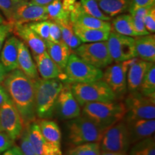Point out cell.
Wrapping results in <instances>:
<instances>
[{
	"label": "cell",
	"mask_w": 155,
	"mask_h": 155,
	"mask_svg": "<svg viewBox=\"0 0 155 155\" xmlns=\"http://www.w3.org/2000/svg\"><path fill=\"white\" fill-rule=\"evenodd\" d=\"M73 53L97 68H106L113 63L106 41L82 43L73 50Z\"/></svg>",
	"instance_id": "9"
},
{
	"label": "cell",
	"mask_w": 155,
	"mask_h": 155,
	"mask_svg": "<svg viewBox=\"0 0 155 155\" xmlns=\"http://www.w3.org/2000/svg\"><path fill=\"white\" fill-rule=\"evenodd\" d=\"M8 72L7 71V70L5 68V66L2 65V63L0 62V84L3 83L4 80L5 79L6 76H7Z\"/></svg>",
	"instance_id": "47"
},
{
	"label": "cell",
	"mask_w": 155,
	"mask_h": 155,
	"mask_svg": "<svg viewBox=\"0 0 155 155\" xmlns=\"http://www.w3.org/2000/svg\"><path fill=\"white\" fill-rule=\"evenodd\" d=\"M152 6L144 7H139L133 11L132 12L130 13L131 18H132V23L133 26L136 32L139 34V36L141 35H147L150 34L148 31L145 28L144 19L145 15L147 14V11Z\"/></svg>",
	"instance_id": "32"
},
{
	"label": "cell",
	"mask_w": 155,
	"mask_h": 155,
	"mask_svg": "<svg viewBox=\"0 0 155 155\" xmlns=\"http://www.w3.org/2000/svg\"><path fill=\"white\" fill-rule=\"evenodd\" d=\"M26 1H28V0H26Z\"/></svg>",
	"instance_id": "52"
},
{
	"label": "cell",
	"mask_w": 155,
	"mask_h": 155,
	"mask_svg": "<svg viewBox=\"0 0 155 155\" xmlns=\"http://www.w3.org/2000/svg\"><path fill=\"white\" fill-rule=\"evenodd\" d=\"M48 19L45 6H40L25 1L17 8L12 24H25Z\"/></svg>",
	"instance_id": "14"
},
{
	"label": "cell",
	"mask_w": 155,
	"mask_h": 155,
	"mask_svg": "<svg viewBox=\"0 0 155 155\" xmlns=\"http://www.w3.org/2000/svg\"><path fill=\"white\" fill-rule=\"evenodd\" d=\"M99 143L101 152H127L131 144L124 119L107 128Z\"/></svg>",
	"instance_id": "8"
},
{
	"label": "cell",
	"mask_w": 155,
	"mask_h": 155,
	"mask_svg": "<svg viewBox=\"0 0 155 155\" xmlns=\"http://www.w3.org/2000/svg\"><path fill=\"white\" fill-rule=\"evenodd\" d=\"M53 0H30V2L32 4H35V5H40V6H47L51 3Z\"/></svg>",
	"instance_id": "48"
},
{
	"label": "cell",
	"mask_w": 155,
	"mask_h": 155,
	"mask_svg": "<svg viewBox=\"0 0 155 155\" xmlns=\"http://www.w3.org/2000/svg\"><path fill=\"white\" fill-rule=\"evenodd\" d=\"M13 30V25L9 22H5L3 24L0 25V52H1L2 48L5 41L10 34L12 32Z\"/></svg>",
	"instance_id": "41"
},
{
	"label": "cell",
	"mask_w": 155,
	"mask_h": 155,
	"mask_svg": "<svg viewBox=\"0 0 155 155\" xmlns=\"http://www.w3.org/2000/svg\"><path fill=\"white\" fill-rule=\"evenodd\" d=\"M12 32L22 39L23 42L30 48L33 55H40L46 51L45 42L31 30L27 23L13 25Z\"/></svg>",
	"instance_id": "18"
},
{
	"label": "cell",
	"mask_w": 155,
	"mask_h": 155,
	"mask_svg": "<svg viewBox=\"0 0 155 155\" xmlns=\"http://www.w3.org/2000/svg\"><path fill=\"white\" fill-rule=\"evenodd\" d=\"M111 28H113L114 32L132 38L139 36L134 28L131 15L121 14L116 16L112 21Z\"/></svg>",
	"instance_id": "28"
},
{
	"label": "cell",
	"mask_w": 155,
	"mask_h": 155,
	"mask_svg": "<svg viewBox=\"0 0 155 155\" xmlns=\"http://www.w3.org/2000/svg\"><path fill=\"white\" fill-rule=\"evenodd\" d=\"M100 155H129L127 152H101Z\"/></svg>",
	"instance_id": "49"
},
{
	"label": "cell",
	"mask_w": 155,
	"mask_h": 155,
	"mask_svg": "<svg viewBox=\"0 0 155 155\" xmlns=\"http://www.w3.org/2000/svg\"><path fill=\"white\" fill-rule=\"evenodd\" d=\"M57 23L61 30L62 40L68 46L70 49L73 51L82 44L79 38L75 35L73 28V23L70 19L63 22H57Z\"/></svg>",
	"instance_id": "29"
},
{
	"label": "cell",
	"mask_w": 155,
	"mask_h": 155,
	"mask_svg": "<svg viewBox=\"0 0 155 155\" xmlns=\"http://www.w3.org/2000/svg\"><path fill=\"white\" fill-rule=\"evenodd\" d=\"M33 83L37 118L50 119L55 112L56 100L64 84L60 79L45 80L40 77L33 80Z\"/></svg>",
	"instance_id": "2"
},
{
	"label": "cell",
	"mask_w": 155,
	"mask_h": 155,
	"mask_svg": "<svg viewBox=\"0 0 155 155\" xmlns=\"http://www.w3.org/2000/svg\"><path fill=\"white\" fill-rule=\"evenodd\" d=\"M2 155H25L20 147L17 146H12L9 150L5 151Z\"/></svg>",
	"instance_id": "45"
},
{
	"label": "cell",
	"mask_w": 155,
	"mask_h": 155,
	"mask_svg": "<svg viewBox=\"0 0 155 155\" xmlns=\"http://www.w3.org/2000/svg\"><path fill=\"white\" fill-rule=\"evenodd\" d=\"M126 109L123 102H94L83 106L82 114L98 127L106 129L124 119Z\"/></svg>",
	"instance_id": "3"
},
{
	"label": "cell",
	"mask_w": 155,
	"mask_h": 155,
	"mask_svg": "<svg viewBox=\"0 0 155 155\" xmlns=\"http://www.w3.org/2000/svg\"><path fill=\"white\" fill-rule=\"evenodd\" d=\"M135 58L129 61L116 63L114 65H109L103 72L101 80L107 86L118 98H123L127 92V73L131 64Z\"/></svg>",
	"instance_id": "10"
},
{
	"label": "cell",
	"mask_w": 155,
	"mask_h": 155,
	"mask_svg": "<svg viewBox=\"0 0 155 155\" xmlns=\"http://www.w3.org/2000/svg\"><path fill=\"white\" fill-rule=\"evenodd\" d=\"M19 40L15 36L8 37L0 52V61L7 72L18 68V45Z\"/></svg>",
	"instance_id": "21"
},
{
	"label": "cell",
	"mask_w": 155,
	"mask_h": 155,
	"mask_svg": "<svg viewBox=\"0 0 155 155\" xmlns=\"http://www.w3.org/2000/svg\"><path fill=\"white\" fill-rule=\"evenodd\" d=\"M103 12L109 17L129 12L131 0H96Z\"/></svg>",
	"instance_id": "27"
},
{
	"label": "cell",
	"mask_w": 155,
	"mask_h": 155,
	"mask_svg": "<svg viewBox=\"0 0 155 155\" xmlns=\"http://www.w3.org/2000/svg\"><path fill=\"white\" fill-rule=\"evenodd\" d=\"M50 28H49V40L48 41L53 42H59L63 41L62 40L61 30L60 29L59 25L55 21L50 20Z\"/></svg>",
	"instance_id": "40"
},
{
	"label": "cell",
	"mask_w": 155,
	"mask_h": 155,
	"mask_svg": "<svg viewBox=\"0 0 155 155\" xmlns=\"http://www.w3.org/2000/svg\"><path fill=\"white\" fill-rule=\"evenodd\" d=\"M66 126L68 140L75 146L88 142H100L106 130L83 115L68 120Z\"/></svg>",
	"instance_id": "4"
},
{
	"label": "cell",
	"mask_w": 155,
	"mask_h": 155,
	"mask_svg": "<svg viewBox=\"0 0 155 155\" xmlns=\"http://www.w3.org/2000/svg\"><path fill=\"white\" fill-rule=\"evenodd\" d=\"M27 24L30 27L31 30H33L45 42H47L49 40V19L29 22Z\"/></svg>",
	"instance_id": "37"
},
{
	"label": "cell",
	"mask_w": 155,
	"mask_h": 155,
	"mask_svg": "<svg viewBox=\"0 0 155 155\" xmlns=\"http://www.w3.org/2000/svg\"><path fill=\"white\" fill-rule=\"evenodd\" d=\"M18 68L32 80L39 78V74L35 63L28 46L19 40L18 45V58H17Z\"/></svg>",
	"instance_id": "22"
},
{
	"label": "cell",
	"mask_w": 155,
	"mask_h": 155,
	"mask_svg": "<svg viewBox=\"0 0 155 155\" xmlns=\"http://www.w3.org/2000/svg\"><path fill=\"white\" fill-rule=\"evenodd\" d=\"M38 74L45 80L60 79L65 81V75L50 57L47 52L40 55H33Z\"/></svg>",
	"instance_id": "19"
},
{
	"label": "cell",
	"mask_w": 155,
	"mask_h": 155,
	"mask_svg": "<svg viewBox=\"0 0 155 155\" xmlns=\"http://www.w3.org/2000/svg\"><path fill=\"white\" fill-rule=\"evenodd\" d=\"M153 63L135 58L129 66L127 73V91L133 92L139 90L143 79Z\"/></svg>",
	"instance_id": "20"
},
{
	"label": "cell",
	"mask_w": 155,
	"mask_h": 155,
	"mask_svg": "<svg viewBox=\"0 0 155 155\" xmlns=\"http://www.w3.org/2000/svg\"><path fill=\"white\" fill-rule=\"evenodd\" d=\"M73 28L75 35L79 38L82 43L106 41L111 32V31L87 28L74 24H73Z\"/></svg>",
	"instance_id": "26"
},
{
	"label": "cell",
	"mask_w": 155,
	"mask_h": 155,
	"mask_svg": "<svg viewBox=\"0 0 155 155\" xmlns=\"http://www.w3.org/2000/svg\"><path fill=\"white\" fill-rule=\"evenodd\" d=\"M144 22L145 28L150 34L155 32V6L154 5L149 9L147 14L145 15Z\"/></svg>",
	"instance_id": "39"
},
{
	"label": "cell",
	"mask_w": 155,
	"mask_h": 155,
	"mask_svg": "<svg viewBox=\"0 0 155 155\" xmlns=\"http://www.w3.org/2000/svg\"><path fill=\"white\" fill-rule=\"evenodd\" d=\"M45 45L46 52L56 65L64 71L72 50L63 41L59 42L47 41Z\"/></svg>",
	"instance_id": "24"
},
{
	"label": "cell",
	"mask_w": 155,
	"mask_h": 155,
	"mask_svg": "<svg viewBox=\"0 0 155 155\" xmlns=\"http://www.w3.org/2000/svg\"><path fill=\"white\" fill-rule=\"evenodd\" d=\"M19 147L25 155H38L29 140L28 134L25 129V130H23L20 136V147Z\"/></svg>",
	"instance_id": "38"
},
{
	"label": "cell",
	"mask_w": 155,
	"mask_h": 155,
	"mask_svg": "<svg viewBox=\"0 0 155 155\" xmlns=\"http://www.w3.org/2000/svg\"><path fill=\"white\" fill-rule=\"evenodd\" d=\"M139 91L144 96L155 97V65L154 63L147 71L143 79Z\"/></svg>",
	"instance_id": "33"
},
{
	"label": "cell",
	"mask_w": 155,
	"mask_h": 155,
	"mask_svg": "<svg viewBox=\"0 0 155 155\" xmlns=\"http://www.w3.org/2000/svg\"><path fill=\"white\" fill-rule=\"evenodd\" d=\"M70 20L74 25L87 28L111 31V23L104 21L86 14L81 8L80 2H75L73 8L70 12Z\"/></svg>",
	"instance_id": "15"
},
{
	"label": "cell",
	"mask_w": 155,
	"mask_h": 155,
	"mask_svg": "<svg viewBox=\"0 0 155 155\" xmlns=\"http://www.w3.org/2000/svg\"><path fill=\"white\" fill-rule=\"evenodd\" d=\"M2 131V128H1V125H0V131Z\"/></svg>",
	"instance_id": "51"
},
{
	"label": "cell",
	"mask_w": 155,
	"mask_h": 155,
	"mask_svg": "<svg viewBox=\"0 0 155 155\" xmlns=\"http://www.w3.org/2000/svg\"><path fill=\"white\" fill-rule=\"evenodd\" d=\"M15 141L5 133V131H0V153L5 152L12 147L14 146Z\"/></svg>",
	"instance_id": "42"
},
{
	"label": "cell",
	"mask_w": 155,
	"mask_h": 155,
	"mask_svg": "<svg viewBox=\"0 0 155 155\" xmlns=\"http://www.w3.org/2000/svg\"><path fill=\"white\" fill-rule=\"evenodd\" d=\"M44 138L58 150H61V132L56 122L49 119L36 121Z\"/></svg>",
	"instance_id": "25"
},
{
	"label": "cell",
	"mask_w": 155,
	"mask_h": 155,
	"mask_svg": "<svg viewBox=\"0 0 155 155\" xmlns=\"http://www.w3.org/2000/svg\"><path fill=\"white\" fill-rule=\"evenodd\" d=\"M48 19L55 22H63L70 19V12L65 10L62 0H53L46 6Z\"/></svg>",
	"instance_id": "30"
},
{
	"label": "cell",
	"mask_w": 155,
	"mask_h": 155,
	"mask_svg": "<svg viewBox=\"0 0 155 155\" xmlns=\"http://www.w3.org/2000/svg\"><path fill=\"white\" fill-rule=\"evenodd\" d=\"M29 140L38 155H63L61 150H58L44 138L37 121L25 127Z\"/></svg>",
	"instance_id": "17"
},
{
	"label": "cell",
	"mask_w": 155,
	"mask_h": 155,
	"mask_svg": "<svg viewBox=\"0 0 155 155\" xmlns=\"http://www.w3.org/2000/svg\"><path fill=\"white\" fill-rule=\"evenodd\" d=\"M5 22H7V20H5V19L4 18L2 15L0 14V25L3 24V23H5Z\"/></svg>",
	"instance_id": "50"
},
{
	"label": "cell",
	"mask_w": 155,
	"mask_h": 155,
	"mask_svg": "<svg viewBox=\"0 0 155 155\" xmlns=\"http://www.w3.org/2000/svg\"><path fill=\"white\" fill-rule=\"evenodd\" d=\"M55 111L63 120L73 119L81 115V106L73 96L70 83L63 85L56 100Z\"/></svg>",
	"instance_id": "13"
},
{
	"label": "cell",
	"mask_w": 155,
	"mask_h": 155,
	"mask_svg": "<svg viewBox=\"0 0 155 155\" xmlns=\"http://www.w3.org/2000/svg\"><path fill=\"white\" fill-rule=\"evenodd\" d=\"M70 85L73 96L81 107L90 103L110 102L117 100L113 91L102 80L89 83H70Z\"/></svg>",
	"instance_id": "5"
},
{
	"label": "cell",
	"mask_w": 155,
	"mask_h": 155,
	"mask_svg": "<svg viewBox=\"0 0 155 155\" xmlns=\"http://www.w3.org/2000/svg\"><path fill=\"white\" fill-rule=\"evenodd\" d=\"M0 125L2 131L14 141L20 137L24 130L22 118L12 100L0 106Z\"/></svg>",
	"instance_id": "12"
},
{
	"label": "cell",
	"mask_w": 155,
	"mask_h": 155,
	"mask_svg": "<svg viewBox=\"0 0 155 155\" xmlns=\"http://www.w3.org/2000/svg\"><path fill=\"white\" fill-rule=\"evenodd\" d=\"M155 0H131L129 12L131 13L133 11L139 7H149L154 5Z\"/></svg>",
	"instance_id": "43"
},
{
	"label": "cell",
	"mask_w": 155,
	"mask_h": 155,
	"mask_svg": "<svg viewBox=\"0 0 155 155\" xmlns=\"http://www.w3.org/2000/svg\"><path fill=\"white\" fill-rule=\"evenodd\" d=\"M65 81L69 83H89L101 80L103 71L71 53L64 69Z\"/></svg>",
	"instance_id": "6"
},
{
	"label": "cell",
	"mask_w": 155,
	"mask_h": 155,
	"mask_svg": "<svg viewBox=\"0 0 155 155\" xmlns=\"http://www.w3.org/2000/svg\"><path fill=\"white\" fill-rule=\"evenodd\" d=\"M75 2H77V0H62L64 9L69 12H71V11L73 9Z\"/></svg>",
	"instance_id": "46"
},
{
	"label": "cell",
	"mask_w": 155,
	"mask_h": 155,
	"mask_svg": "<svg viewBox=\"0 0 155 155\" xmlns=\"http://www.w3.org/2000/svg\"><path fill=\"white\" fill-rule=\"evenodd\" d=\"M129 155H155L154 137L152 136L134 143Z\"/></svg>",
	"instance_id": "31"
},
{
	"label": "cell",
	"mask_w": 155,
	"mask_h": 155,
	"mask_svg": "<svg viewBox=\"0 0 155 155\" xmlns=\"http://www.w3.org/2000/svg\"><path fill=\"white\" fill-rule=\"evenodd\" d=\"M11 100L9 96L5 87L0 84V106H2L5 103Z\"/></svg>",
	"instance_id": "44"
},
{
	"label": "cell",
	"mask_w": 155,
	"mask_h": 155,
	"mask_svg": "<svg viewBox=\"0 0 155 155\" xmlns=\"http://www.w3.org/2000/svg\"><path fill=\"white\" fill-rule=\"evenodd\" d=\"M101 153L99 142H88L75 145L68 151V155H100Z\"/></svg>",
	"instance_id": "34"
},
{
	"label": "cell",
	"mask_w": 155,
	"mask_h": 155,
	"mask_svg": "<svg viewBox=\"0 0 155 155\" xmlns=\"http://www.w3.org/2000/svg\"><path fill=\"white\" fill-rule=\"evenodd\" d=\"M79 2L81 8L86 14L104 21L110 22L111 20V17H108L101 10L96 0H80Z\"/></svg>",
	"instance_id": "35"
},
{
	"label": "cell",
	"mask_w": 155,
	"mask_h": 155,
	"mask_svg": "<svg viewBox=\"0 0 155 155\" xmlns=\"http://www.w3.org/2000/svg\"><path fill=\"white\" fill-rule=\"evenodd\" d=\"M26 0H0V10L7 19V22L12 24L15 12Z\"/></svg>",
	"instance_id": "36"
},
{
	"label": "cell",
	"mask_w": 155,
	"mask_h": 155,
	"mask_svg": "<svg viewBox=\"0 0 155 155\" xmlns=\"http://www.w3.org/2000/svg\"><path fill=\"white\" fill-rule=\"evenodd\" d=\"M124 118L134 119H155V97L141 94L139 91L129 92L124 98Z\"/></svg>",
	"instance_id": "7"
},
{
	"label": "cell",
	"mask_w": 155,
	"mask_h": 155,
	"mask_svg": "<svg viewBox=\"0 0 155 155\" xmlns=\"http://www.w3.org/2000/svg\"><path fill=\"white\" fill-rule=\"evenodd\" d=\"M135 50L137 58L142 61L154 63L155 36L149 34L134 38Z\"/></svg>",
	"instance_id": "23"
},
{
	"label": "cell",
	"mask_w": 155,
	"mask_h": 155,
	"mask_svg": "<svg viewBox=\"0 0 155 155\" xmlns=\"http://www.w3.org/2000/svg\"><path fill=\"white\" fill-rule=\"evenodd\" d=\"M108 50L113 62L120 63L137 58L134 38L111 31L106 40Z\"/></svg>",
	"instance_id": "11"
},
{
	"label": "cell",
	"mask_w": 155,
	"mask_h": 155,
	"mask_svg": "<svg viewBox=\"0 0 155 155\" xmlns=\"http://www.w3.org/2000/svg\"><path fill=\"white\" fill-rule=\"evenodd\" d=\"M2 83L20 114L24 127L36 121L33 80L15 69L7 73Z\"/></svg>",
	"instance_id": "1"
},
{
	"label": "cell",
	"mask_w": 155,
	"mask_h": 155,
	"mask_svg": "<svg viewBox=\"0 0 155 155\" xmlns=\"http://www.w3.org/2000/svg\"><path fill=\"white\" fill-rule=\"evenodd\" d=\"M131 145L134 143L154 136V119H134L124 118Z\"/></svg>",
	"instance_id": "16"
}]
</instances>
